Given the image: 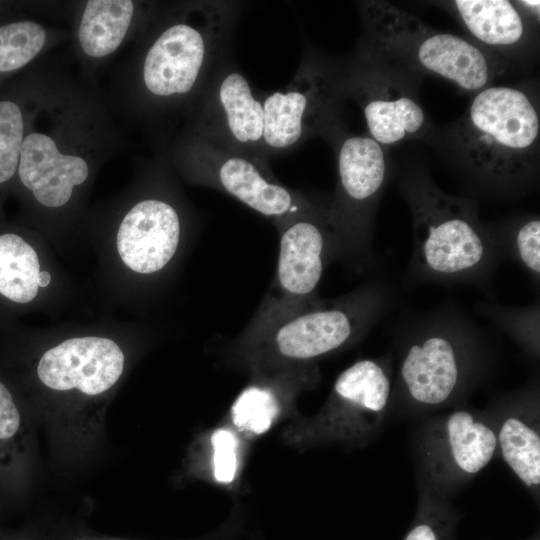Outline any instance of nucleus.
I'll return each mask as SVG.
<instances>
[{
    "mask_svg": "<svg viewBox=\"0 0 540 540\" xmlns=\"http://www.w3.org/2000/svg\"><path fill=\"white\" fill-rule=\"evenodd\" d=\"M124 370V354L111 339L75 337L47 350L37 366L41 383L56 392L96 397L110 390Z\"/></svg>",
    "mask_w": 540,
    "mask_h": 540,
    "instance_id": "obj_16",
    "label": "nucleus"
},
{
    "mask_svg": "<svg viewBox=\"0 0 540 540\" xmlns=\"http://www.w3.org/2000/svg\"><path fill=\"white\" fill-rule=\"evenodd\" d=\"M51 280V276L49 272L47 271H40L39 277H38V285L39 287H46Z\"/></svg>",
    "mask_w": 540,
    "mask_h": 540,
    "instance_id": "obj_31",
    "label": "nucleus"
},
{
    "mask_svg": "<svg viewBox=\"0 0 540 540\" xmlns=\"http://www.w3.org/2000/svg\"><path fill=\"white\" fill-rule=\"evenodd\" d=\"M22 4L15 2L0 1V19L21 14Z\"/></svg>",
    "mask_w": 540,
    "mask_h": 540,
    "instance_id": "obj_30",
    "label": "nucleus"
},
{
    "mask_svg": "<svg viewBox=\"0 0 540 540\" xmlns=\"http://www.w3.org/2000/svg\"><path fill=\"white\" fill-rule=\"evenodd\" d=\"M122 145L92 78L60 64L24 137L16 178L38 205L61 209Z\"/></svg>",
    "mask_w": 540,
    "mask_h": 540,
    "instance_id": "obj_2",
    "label": "nucleus"
},
{
    "mask_svg": "<svg viewBox=\"0 0 540 540\" xmlns=\"http://www.w3.org/2000/svg\"><path fill=\"white\" fill-rule=\"evenodd\" d=\"M497 451L496 425L484 415L462 408L435 419L420 442L426 487L440 496L455 490L480 473Z\"/></svg>",
    "mask_w": 540,
    "mask_h": 540,
    "instance_id": "obj_14",
    "label": "nucleus"
},
{
    "mask_svg": "<svg viewBox=\"0 0 540 540\" xmlns=\"http://www.w3.org/2000/svg\"><path fill=\"white\" fill-rule=\"evenodd\" d=\"M516 5L520 10L527 15L530 19L534 20L537 23L539 22L540 16V1L538 0H523L515 1Z\"/></svg>",
    "mask_w": 540,
    "mask_h": 540,
    "instance_id": "obj_29",
    "label": "nucleus"
},
{
    "mask_svg": "<svg viewBox=\"0 0 540 540\" xmlns=\"http://www.w3.org/2000/svg\"><path fill=\"white\" fill-rule=\"evenodd\" d=\"M445 3L473 37V42L496 59L519 56L528 49L532 40V19L515 1L454 0Z\"/></svg>",
    "mask_w": 540,
    "mask_h": 540,
    "instance_id": "obj_19",
    "label": "nucleus"
},
{
    "mask_svg": "<svg viewBox=\"0 0 540 540\" xmlns=\"http://www.w3.org/2000/svg\"><path fill=\"white\" fill-rule=\"evenodd\" d=\"M173 165L191 182L222 191L276 226L321 204L282 185L269 164L183 131L172 145Z\"/></svg>",
    "mask_w": 540,
    "mask_h": 540,
    "instance_id": "obj_7",
    "label": "nucleus"
},
{
    "mask_svg": "<svg viewBox=\"0 0 540 540\" xmlns=\"http://www.w3.org/2000/svg\"><path fill=\"white\" fill-rule=\"evenodd\" d=\"M495 425L498 451L503 460L530 492L538 494L540 432L536 408H510Z\"/></svg>",
    "mask_w": 540,
    "mask_h": 540,
    "instance_id": "obj_21",
    "label": "nucleus"
},
{
    "mask_svg": "<svg viewBox=\"0 0 540 540\" xmlns=\"http://www.w3.org/2000/svg\"><path fill=\"white\" fill-rule=\"evenodd\" d=\"M511 251L521 265L535 278L540 275V220L527 217L515 224L510 232Z\"/></svg>",
    "mask_w": 540,
    "mask_h": 540,
    "instance_id": "obj_26",
    "label": "nucleus"
},
{
    "mask_svg": "<svg viewBox=\"0 0 540 540\" xmlns=\"http://www.w3.org/2000/svg\"><path fill=\"white\" fill-rule=\"evenodd\" d=\"M457 513L444 496L425 489L415 518L402 540H456Z\"/></svg>",
    "mask_w": 540,
    "mask_h": 540,
    "instance_id": "obj_23",
    "label": "nucleus"
},
{
    "mask_svg": "<svg viewBox=\"0 0 540 540\" xmlns=\"http://www.w3.org/2000/svg\"><path fill=\"white\" fill-rule=\"evenodd\" d=\"M274 387L253 384L244 389L234 402L231 413L234 424L242 430L261 434L266 432L279 411Z\"/></svg>",
    "mask_w": 540,
    "mask_h": 540,
    "instance_id": "obj_24",
    "label": "nucleus"
},
{
    "mask_svg": "<svg viewBox=\"0 0 540 540\" xmlns=\"http://www.w3.org/2000/svg\"><path fill=\"white\" fill-rule=\"evenodd\" d=\"M384 293L365 284L336 299L319 297L290 316L252 348L259 360L304 362L327 355L360 339L383 313Z\"/></svg>",
    "mask_w": 540,
    "mask_h": 540,
    "instance_id": "obj_10",
    "label": "nucleus"
},
{
    "mask_svg": "<svg viewBox=\"0 0 540 540\" xmlns=\"http://www.w3.org/2000/svg\"><path fill=\"white\" fill-rule=\"evenodd\" d=\"M337 161V184L326 205L333 260L363 269L371 256L376 207L390 175L385 147L369 135L350 134L344 126L329 142Z\"/></svg>",
    "mask_w": 540,
    "mask_h": 540,
    "instance_id": "obj_6",
    "label": "nucleus"
},
{
    "mask_svg": "<svg viewBox=\"0 0 540 540\" xmlns=\"http://www.w3.org/2000/svg\"><path fill=\"white\" fill-rule=\"evenodd\" d=\"M399 188L412 215L417 277L485 283L501 246L478 218L476 204L443 192L421 169L406 172Z\"/></svg>",
    "mask_w": 540,
    "mask_h": 540,
    "instance_id": "obj_4",
    "label": "nucleus"
},
{
    "mask_svg": "<svg viewBox=\"0 0 540 540\" xmlns=\"http://www.w3.org/2000/svg\"><path fill=\"white\" fill-rule=\"evenodd\" d=\"M184 131L268 163L261 92L226 60L189 113Z\"/></svg>",
    "mask_w": 540,
    "mask_h": 540,
    "instance_id": "obj_13",
    "label": "nucleus"
},
{
    "mask_svg": "<svg viewBox=\"0 0 540 540\" xmlns=\"http://www.w3.org/2000/svg\"><path fill=\"white\" fill-rule=\"evenodd\" d=\"M264 152L269 158L298 148L312 137L328 143L341 130L346 98L341 68L307 52L288 85L261 92Z\"/></svg>",
    "mask_w": 540,
    "mask_h": 540,
    "instance_id": "obj_9",
    "label": "nucleus"
},
{
    "mask_svg": "<svg viewBox=\"0 0 540 540\" xmlns=\"http://www.w3.org/2000/svg\"><path fill=\"white\" fill-rule=\"evenodd\" d=\"M214 475L217 481L231 482L237 469V441L228 430H217L212 436Z\"/></svg>",
    "mask_w": 540,
    "mask_h": 540,
    "instance_id": "obj_27",
    "label": "nucleus"
},
{
    "mask_svg": "<svg viewBox=\"0 0 540 540\" xmlns=\"http://www.w3.org/2000/svg\"><path fill=\"white\" fill-rule=\"evenodd\" d=\"M467 324L455 317H435L408 341L399 367V383L413 404H446L469 376L473 339Z\"/></svg>",
    "mask_w": 540,
    "mask_h": 540,
    "instance_id": "obj_11",
    "label": "nucleus"
},
{
    "mask_svg": "<svg viewBox=\"0 0 540 540\" xmlns=\"http://www.w3.org/2000/svg\"><path fill=\"white\" fill-rule=\"evenodd\" d=\"M527 540H539V537L538 536H533V537H531V538H529Z\"/></svg>",
    "mask_w": 540,
    "mask_h": 540,
    "instance_id": "obj_32",
    "label": "nucleus"
},
{
    "mask_svg": "<svg viewBox=\"0 0 540 540\" xmlns=\"http://www.w3.org/2000/svg\"><path fill=\"white\" fill-rule=\"evenodd\" d=\"M458 163L481 184L518 191L535 180L539 166L540 114L526 85H489L474 93L448 130Z\"/></svg>",
    "mask_w": 540,
    "mask_h": 540,
    "instance_id": "obj_3",
    "label": "nucleus"
},
{
    "mask_svg": "<svg viewBox=\"0 0 540 540\" xmlns=\"http://www.w3.org/2000/svg\"><path fill=\"white\" fill-rule=\"evenodd\" d=\"M68 38L66 30L21 14L0 19V87Z\"/></svg>",
    "mask_w": 540,
    "mask_h": 540,
    "instance_id": "obj_20",
    "label": "nucleus"
},
{
    "mask_svg": "<svg viewBox=\"0 0 540 540\" xmlns=\"http://www.w3.org/2000/svg\"><path fill=\"white\" fill-rule=\"evenodd\" d=\"M40 264L36 251L21 236L0 235V294L17 303L32 301L38 292Z\"/></svg>",
    "mask_w": 540,
    "mask_h": 540,
    "instance_id": "obj_22",
    "label": "nucleus"
},
{
    "mask_svg": "<svg viewBox=\"0 0 540 540\" xmlns=\"http://www.w3.org/2000/svg\"><path fill=\"white\" fill-rule=\"evenodd\" d=\"M21 428V414L10 391L0 382V442L13 440Z\"/></svg>",
    "mask_w": 540,
    "mask_h": 540,
    "instance_id": "obj_28",
    "label": "nucleus"
},
{
    "mask_svg": "<svg viewBox=\"0 0 540 540\" xmlns=\"http://www.w3.org/2000/svg\"><path fill=\"white\" fill-rule=\"evenodd\" d=\"M279 255L266 295L245 326L242 344L253 347L278 324L315 302L323 271L333 260L326 205L276 226Z\"/></svg>",
    "mask_w": 540,
    "mask_h": 540,
    "instance_id": "obj_8",
    "label": "nucleus"
},
{
    "mask_svg": "<svg viewBox=\"0 0 540 540\" xmlns=\"http://www.w3.org/2000/svg\"><path fill=\"white\" fill-rule=\"evenodd\" d=\"M59 65L45 56L0 87V188L16 178L24 137Z\"/></svg>",
    "mask_w": 540,
    "mask_h": 540,
    "instance_id": "obj_18",
    "label": "nucleus"
},
{
    "mask_svg": "<svg viewBox=\"0 0 540 540\" xmlns=\"http://www.w3.org/2000/svg\"><path fill=\"white\" fill-rule=\"evenodd\" d=\"M237 9L229 1L158 4L123 67L121 111L145 122L190 113L228 60Z\"/></svg>",
    "mask_w": 540,
    "mask_h": 540,
    "instance_id": "obj_1",
    "label": "nucleus"
},
{
    "mask_svg": "<svg viewBox=\"0 0 540 540\" xmlns=\"http://www.w3.org/2000/svg\"><path fill=\"white\" fill-rule=\"evenodd\" d=\"M182 220L175 205L158 196L133 204L121 220L118 253L132 271L150 275L164 269L177 252Z\"/></svg>",
    "mask_w": 540,
    "mask_h": 540,
    "instance_id": "obj_17",
    "label": "nucleus"
},
{
    "mask_svg": "<svg viewBox=\"0 0 540 540\" xmlns=\"http://www.w3.org/2000/svg\"><path fill=\"white\" fill-rule=\"evenodd\" d=\"M359 51L416 83L422 75L476 93L491 85L500 62L462 36L436 30L386 1H361Z\"/></svg>",
    "mask_w": 540,
    "mask_h": 540,
    "instance_id": "obj_5",
    "label": "nucleus"
},
{
    "mask_svg": "<svg viewBox=\"0 0 540 540\" xmlns=\"http://www.w3.org/2000/svg\"><path fill=\"white\" fill-rule=\"evenodd\" d=\"M157 3L132 0H89L74 5L72 50L75 59L91 73L120 48L135 40L153 16Z\"/></svg>",
    "mask_w": 540,
    "mask_h": 540,
    "instance_id": "obj_15",
    "label": "nucleus"
},
{
    "mask_svg": "<svg viewBox=\"0 0 540 540\" xmlns=\"http://www.w3.org/2000/svg\"><path fill=\"white\" fill-rule=\"evenodd\" d=\"M490 318L509 332L533 355L539 352V306L523 308L489 307Z\"/></svg>",
    "mask_w": 540,
    "mask_h": 540,
    "instance_id": "obj_25",
    "label": "nucleus"
},
{
    "mask_svg": "<svg viewBox=\"0 0 540 540\" xmlns=\"http://www.w3.org/2000/svg\"><path fill=\"white\" fill-rule=\"evenodd\" d=\"M341 71L345 96L361 108L377 143L388 147L425 135L428 117L415 82L359 50Z\"/></svg>",
    "mask_w": 540,
    "mask_h": 540,
    "instance_id": "obj_12",
    "label": "nucleus"
}]
</instances>
